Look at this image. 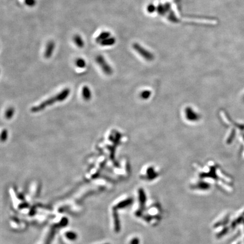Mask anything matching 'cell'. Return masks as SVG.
I'll return each mask as SVG.
<instances>
[{
  "instance_id": "11",
  "label": "cell",
  "mask_w": 244,
  "mask_h": 244,
  "mask_svg": "<svg viewBox=\"0 0 244 244\" xmlns=\"http://www.w3.org/2000/svg\"><path fill=\"white\" fill-rule=\"evenodd\" d=\"M4 131H5V134H3V132H2V136H1L2 141H5L7 140V132L6 130H4Z\"/></svg>"
},
{
  "instance_id": "10",
  "label": "cell",
  "mask_w": 244,
  "mask_h": 244,
  "mask_svg": "<svg viewBox=\"0 0 244 244\" xmlns=\"http://www.w3.org/2000/svg\"><path fill=\"white\" fill-rule=\"evenodd\" d=\"M14 110L13 109V108H10L6 112V117L7 119H10L14 115Z\"/></svg>"
},
{
  "instance_id": "2",
  "label": "cell",
  "mask_w": 244,
  "mask_h": 244,
  "mask_svg": "<svg viewBox=\"0 0 244 244\" xmlns=\"http://www.w3.org/2000/svg\"><path fill=\"white\" fill-rule=\"evenodd\" d=\"M96 61L97 64L100 66L101 69L103 71V72L106 75H111L113 72L111 67H110L104 58L102 56L99 55L96 57Z\"/></svg>"
},
{
  "instance_id": "5",
  "label": "cell",
  "mask_w": 244,
  "mask_h": 244,
  "mask_svg": "<svg viewBox=\"0 0 244 244\" xmlns=\"http://www.w3.org/2000/svg\"><path fill=\"white\" fill-rule=\"evenodd\" d=\"M110 36H111V34L109 32H102L100 34H99L96 38V41L97 42V43L100 44L101 42H102V41L105 40L107 38H109L110 37Z\"/></svg>"
},
{
  "instance_id": "3",
  "label": "cell",
  "mask_w": 244,
  "mask_h": 244,
  "mask_svg": "<svg viewBox=\"0 0 244 244\" xmlns=\"http://www.w3.org/2000/svg\"><path fill=\"white\" fill-rule=\"evenodd\" d=\"M55 47H56V44L53 41H50L47 43L46 47H45V50L44 52L45 58L47 59L52 56Z\"/></svg>"
},
{
  "instance_id": "6",
  "label": "cell",
  "mask_w": 244,
  "mask_h": 244,
  "mask_svg": "<svg viewBox=\"0 0 244 244\" xmlns=\"http://www.w3.org/2000/svg\"><path fill=\"white\" fill-rule=\"evenodd\" d=\"M115 38H107L105 40L102 41V42H101V45L103 46V47H106V46H111L113 45L115 43Z\"/></svg>"
},
{
  "instance_id": "4",
  "label": "cell",
  "mask_w": 244,
  "mask_h": 244,
  "mask_svg": "<svg viewBox=\"0 0 244 244\" xmlns=\"http://www.w3.org/2000/svg\"><path fill=\"white\" fill-rule=\"evenodd\" d=\"M73 40L76 45L79 48H83L84 47V42L80 35L78 34H75L73 38Z\"/></svg>"
},
{
  "instance_id": "7",
  "label": "cell",
  "mask_w": 244,
  "mask_h": 244,
  "mask_svg": "<svg viewBox=\"0 0 244 244\" xmlns=\"http://www.w3.org/2000/svg\"><path fill=\"white\" fill-rule=\"evenodd\" d=\"M83 97L85 100H88L91 97V91L87 87H85L83 89Z\"/></svg>"
},
{
  "instance_id": "9",
  "label": "cell",
  "mask_w": 244,
  "mask_h": 244,
  "mask_svg": "<svg viewBox=\"0 0 244 244\" xmlns=\"http://www.w3.org/2000/svg\"><path fill=\"white\" fill-rule=\"evenodd\" d=\"M25 5H27L28 7H33L35 6L36 3V0H25Z\"/></svg>"
},
{
  "instance_id": "8",
  "label": "cell",
  "mask_w": 244,
  "mask_h": 244,
  "mask_svg": "<svg viewBox=\"0 0 244 244\" xmlns=\"http://www.w3.org/2000/svg\"><path fill=\"white\" fill-rule=\"evenodd\" d=\"M75 65L79 68H84L86 66V62L83 58H78L75 61Z\"/></svg>"
},
{
  "instance_id": "1",
  "label": "cell",
  "mask_w": 244,
  "mask_h": 244,
  "mask_svg": "<svg viewBox=\"0 0 244 244\" xmlns=\"http://www.w3.org/2000/svg\"><path fill=\"white\" fill-rule=\"evenodd\" d=\"M70 93V91L69 88H66L58 94H56V96L47 99V100L44 101L37 106L33 107L31 109V111L33 113L40 112L43 110L45 109V108H47V107L52 106V105H53V103L65 100V99L69 97Z\"/></svg>"
}]
</instances>
